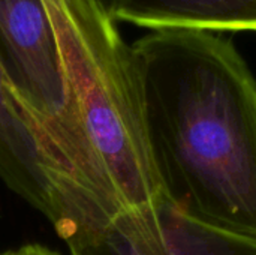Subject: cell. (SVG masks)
<instances>
[{"mask_svg": "<svg viewBox=\"0 0 256 255\" xmlns=\"http://www.w3.org/2000/svg\"><path fill=\"white\" fill-rule=\"evenodd\" d=\"M148 141L164 194L194 218L256 237V77L222 33L138 39Z\"/></svg>", "mask_w": 256, "mask_h": 255, "instance_id": "cell-1", "label": "cell"}, {"mask_svg": "<svg viewBox=\"0 0 256 255\" xmlns=\"http://www.w3.org/2000/svg\"><path fill=\"white\" fill-rule=\"evenodd\" d=\"M58 44L68 113L87 174L120 213L166 198L147 132L140 63L96 0H44Z\"/></svg>", "mask_w": 256, "mask_h": 255, "instance_id": "cell-2", "label": "cell"}, {"mask_svg": "<svg viewBox=\"0 0 256 255\" xmlns=\"http://www.w3.org/2000/svg\"><path fill=\"white\" fill-rule=\"evenodd\" d=\"M64 242L70 255H256V237L202 222L168 198Z\"/></svg>", "mask_w": 256, "mask_h": 255, "instance_id": "cell-3", "label": "cell"}, {"mask_svg": "<svg viewBox=\"0 0 256 255\" xmlns=\"http://www.w3.org/2000/svg\"><path fill=\"white\" fill-rule=\"evenodd\" d=\"M0 180L45 215L56 216L54 197L33 129L0 62Z\"/></svg>", "mask_w": 256, "mask_h": 255, "instance_id": "cell-4", "label": "cell"}, {"mask_svg": "<svg viewBox=\"0 0 256 255\" xmlns=\"http://www.w3.org/2000/svg\"><path fill=\"white\" fill-rule=\"evenodd\" d=\"M114 20L150 30L256 33V0H118Z\"/></svg>", "mask_w": 256, "mask_h": 255, "instance_id": "cell-5", "label": "cell"}, {"mask_svg": "<svg viewBox=\"0 0 256 255\" xmlns=\"http://www.w3.org/2000/svg\"><path fill=\"white\" fill-rule=\"evenodd\" d=\"M0 255H60L57 251L48 248V246H44V245H39V243H28V245H22V246H18V248H14V249H9V251H4L3 254Z\"/></svg>", "mask_w": 256, "mask_h": 255, "instance_id": "cell-6", "label": "cell"}, {"mask_svg": "<svg viewBox=\"0 0 256 255\" xmlns=\"http://www.w3.org/2000/svg\"><path fill=\"white\" fill-rule=\"evenodd\" d=\"M96 2L105 9V12H106L108 15H111V17L114 18L116 9H117V5H118V0H96Z\"/></svg>", "mask_w": 256, "mask_h": 255, "instance_id": "cell-7", "label": "cell"}]
</instances>
